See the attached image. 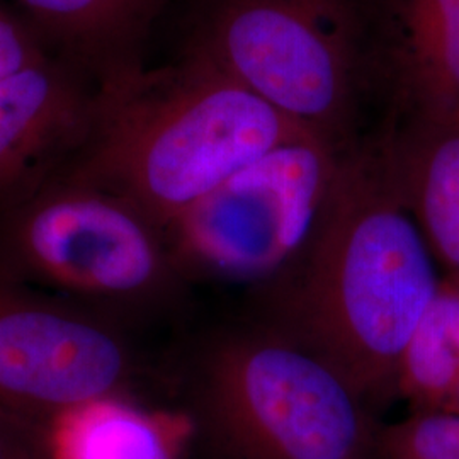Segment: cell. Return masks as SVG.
<instances>
[{
    "mask_svg": "<svg viewBox=\"0 0 459 459\" xmlns=\"http://www.w3.org/2000/svg\"><path fill=\"white\" fill-rule=\"evenodd\" d=\"M441 279L377 142L356 143L312 242L257 291L254 320L327 361L377 407L396 400L400 356Z\"/></svg>",
    "mask_w": 459,
    "mask_h": 459,
    "instance_id": "obj_1",
    "label": "cell"
},
{
    "mask_svg": "<svg viewBox=\"0 0 459 459\" xmlns=\"http://www.w3.org/2000/svg\"><path fill=\"white\" fill-rule=\"evenodd\" d=\"M99 82L96 130L56 178L126 199L160 231L264 153L310 136L193 49Z\"/></svg>",
    "mask_w": 459,
    "mask_h": 459,
    "instance_id": "obj_2",
    "label": "cell"
},
{
    "mask_svg": "<svg viewBox=\"0 0 459 459\" xmlns=\"http://www.w3.org/2000/svg\"><path fill=\"white\" fill-rule=\"evenodd\" d=\"M213 459H375L373 407L327 361L257 320L206 335L182 368Z\"/></svg>",
    "mask_w": 459,
    "mask_h": 459,
    "instance_id": "obj_3",
    "label": "cell"
},
{
    "mask_svg": "<svg viewBox=\"0 0 459 459\" xmlns=\"http://www.w3.org/2000/svg\"><path fill=\"white\" fill-rule=\"evenodd\" d=\"M301 132L347 150L377 79L366 0H204L189 48Z\"/></svg>",
    "mask_w": 459,
    "mask_h": 459,
    "instance_id": "obj_4",
    "label": "cell"
},
{
    "mask_svg": "<svg viewBox=\"0 0 459 459\" xmlns=\"http://www.w3.org/2000/svg\"><path fill=\"white\" fill-rule=\"evenodd\" d=\"M0 213L2 278L109 316L162 312L181 298L186 279L162 231L109 191L53 178Z\"/></svg>",
    "mask_w": 459,
    "mask_h": 459,
    "instance_id": "obj_5",
    "label": "cell"
},
{
    "mask_svg": "<svg viewBox=\"0 0 459 459\" xmlns=\"http://www.w3.org/2000/svg\"><path fill=\"white\" fill-rule=\"evenodd\" d=\"M347 150L299 136L199 199L162 231L182 278L255 293L282 278L320 227Z\"/></svg>",
    "mask_w": 459,
    "mask_h": 459,
    "instance_id": "obj_6",
    "label": "cell"
},
{
    "mask_svg": "<svg viewBox=\"0 0 459 459\" xmlns=\"http://www.w3.org/2000/svg\"><path fill=\"white\" fill-rule=\"evenodd\" d=\"M0 276V413L47 422L102 396H132L140 361L119 320Z\"/></svg>",
    "mask_w": 459,
    "mask_h": 459,
    "instance_id": "obj_7",
    "label": "cell"
},
{
    "mask_svg": "<svg viewBox=\"0 0 459 459\" xmlns=\"http://www.w3.org/2000/svg\"><path fill=\"white\" fill-rule=\"evenodd\" d=\"M81 64L45 56L0 79V212L60 176L89 143L98 89Z\"/></svg>",
    "mask_w": 459,
    "mask_h": 459,
    "instance_id": "obj_8",
    "label": "cell"
},
{
    "mask_svg": "<svg viewBox=\"0 0 459 459\" xmlns=\"http://www.w3.org/2000/svg\"><path fill=\"white\" fill-rule=\"evenodd\" d=\"M394 116L459 121V0H366Z\"/></svg>",
    "mask_w": 459,
    "mask_h": 459,
    "instance_id": "obj_9",
    "label": "cell"
},
{
    "mask_svg": "<svg viewBox=\"0 0 459 459\" xmlns=\"http://www.w3.org/2000/svg\"><path fill=\"white\" fill-rule=\"evenodd\" d=\"M377 145L441 278L459 282V121L394 116Z\"/></svg>",
    "mask_w": 459,
    "mask_h": 459,
    "instance_id": "obj_10",
    "label": "cell"
},
{
    "mask_svg": "<svg viewBox=\"0 0 459 459\" xmlns=\"http://www.w3.org/2000/svg\"><path fill=\"white\" fill-rule=\"evenodd\" d=\"M43 424L41 459H186L196 439L186 409H150L125 394L83 402Z\"/></svg>",
    "mask_w": 459,
    "mask_h": 459,
    "instance_id": "obj_11",
    "label": "cell"
},
{
    "mask_svg": "<svg viewBox=\"0 0 459 459\" xmlns=\"http://www.w3.org/2000/svg\"><path fill=\"white\" fill-rule=\"evenodd\" d=\"M43 33L99 79L136 62V45L162 0H16Z\"/></svg>",
    "mask_w": 459,
    "mask_h": 459,
    "instance_id": "obj_12",
    "label": "cell"
},
{
    "mask_svg": "<svg viewBox=\"0 0 459 459\" xmlns=\"http://www.w3.org/2000/svg\"><path fill=\"white\" fill-rule=\"evenodd\" d=\"M375 459H459V413L411 411L379 426Z\"/></svg>",
    "mask_w": 459,
    "mask_h": 459,
    "instance_id": "obj_13",
    "label": "cell"
},
{
    "mask_svg": "<svg viewBox=\"0 0 459 459\" xmlns=\"http://www.w3.org/2000/svg\"><path fill=\"white\" fill-rule=\"evenodd\" d=\"M45 56L48 55L38 31L0 9V79Z\"/></svg>",
    "mask_w": 459,
    "mask_h": 459,
    "instance_id": "obj_14",
    "label": "cell"
},
{
    "mask_svg": "<svg viewBox=\"0 0 459 459\" xmlns=\"http://www.w3.org/2000/svg\"><path fill=\"white\" fill-rule=\"evenodd\" d=\"M434 307L443 320L444 328L459 356V282L441 279Z\"/></svg>",
    "mask_w": 459,
    "mask_h": 459,
    "instance_id": "obj_15",
    "label": "cell"
},
{
    "mask_svg": "<svg viewBox=\"0 0 459 459\" xmlns=\"http://www.w3.org/2000/svg\"><path fill=\"white\" fill-rule=\"evenodd\" d=\"M0 459H34L30 449L22 444L0 443Z\"/></svg>",
    "mask_w": 459,
    "mask_h": 459,
    "instance_id": "obj_16",
    "label": "cell"
}]
</instances>
